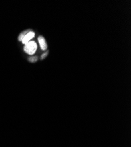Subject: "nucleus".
<instances>
[{
    "mask_svg": "<svg viewBox=\"0 0 131 147\" xmlns=\"http://www.w3.org/2000/svg\"><path fill=\"white\" fill-rule=\"evenodd\" d=\"M37 48V45L35 41H29L25 45L24 50L26 53L29 55L34 54Z\"/></svg>",
    "mask_w": 131,
    "mask_h": 147,
    "instance_id": "obj_1",
    "label": "nucleus"
},
{
    "mask_svg": "<svg viewBox=\"0 0 131 147\" xmlns=\"http://www.w3.org/2000/svg\"><path fill=\"white\" fill-rule=\"evenodd\" d=\"M34 36H35V33L32 31H30L29 33H28L26 34V35L23 39L22 40L23 43L24 44H26L27 43L29 42L30 40H31L34 37Z\"/></svg>",
    "mask_w": 131,
    "mask_h": 147,
    "instance_id": "obj_2",
    "label": "nucleus"
},
{
    "mask_svg": "<svg viewBox=\"0 0 131 147\" xmlns=\"http://www.w3.org/2000/svg\"><path fill=\"white\" fill-rule=\"evenodd\" d=\"M38 40L40 47H41V50H45L47 48V43L45 40V38L43 36H39L38 37Z\"/></svg>",
    "mask_w": 131,
    "mask_h": 147,
    "instance_id": "obj_3",
    "label": "nucleus"
},
{
    "mask_svg": "<svg viewBox=\"0 0 131 147\" xmlns=\"http://www.w3.org/2000/svg\"><path fill=\"white\" fill-rule=\"evenodd\" d=\"M31 30H29V29H28V30H26L25 31H23V33H21V34H20L19 35V37H18V40L19 41H22L23 39L24 38V37L26 35V34L29 33Z\"/></svg>",
    "mask_w": 131,
    "mask_h": 147,
    "instance_id": "obj_4",
    "label": "nucleus"
},
{
    "mask_svg": "<svg viewBox=\"0 0 131 147\" xmlns=\"http://www.w3.org/2000/svg\"><path fill=\"white\" fill-rule=\"evenodd\" d=\"M37 60H38V58L36 56L31 57H30V58H28V61H30V62H31V63H35Z\"/></svg>",
    "mask_w": 131,
    "mask_h": 147,
    "instance_id": "obj_5",
    "label": "nucleus"
},
{
    "mask_svg": "<svg viewBox=\"0 0 131 147\" xmlns=\"http://www.w3.org/2000/svg\"><path fill=\"white\" fill-rule=\"evenodd\" d=\"M48 51H47V52L45 53L44 54H43L41 55V60H43V59L45 58V57L48 55Z\"/></svg>",
    "mask_w": 131,
    "mask_h": 147,
    "instance_id": "obj_6",
    "label": "nucleus"
}]
</instances>
